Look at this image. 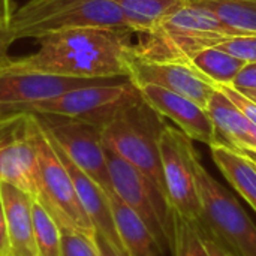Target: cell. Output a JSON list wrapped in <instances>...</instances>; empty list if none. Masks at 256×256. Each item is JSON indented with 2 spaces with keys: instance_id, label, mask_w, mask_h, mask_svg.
Instances as JSON below:
<instances>
[{
  "instance_id": "1",
  "label": "cell",
  "mask_w": 256,
  "mask_h": 256,
  "mask_svg": "<svg viewBox=\"0 0 256 256\" xmlns=\"http://www.w3.org/2000/svg\"><path fill=\"white\" fill-rule=\"evenodd\" d=\"M36 52L8 58L4 68L81 80L128 78L134 54L130 33L104 27H76L38 39Z\"/></svg>"
},
{
  "instance_id": "2",
  "label": "cell",
  "mask_w": 256,
  "mask_h": 256,
  "mask_svg": "<svg viewBox=\"0 0 256 256\" xmlns=\"http://www.w3.org/2000/svg\"><path fill=\"white\" fill-rule=\"evenodd\" d=\"M76 27H104L134 33L129 21L111 0H28L15 9L6 34L20 39H40Z\"/></svg>"
},
{
  "instance_id": "3",
  "label": "cell",
  "mask_w": 256,
  "mask_h": 256,
  "mask_svg": "<svg viewBox=\"0 0 256 256\" xmlns=\"http://www.w3.org/2000/svg\"><path fill=\"white\" fill-rule=\"evenodd\" d=\"M238 34L244 33L230 28L208 9L184 2L142 34V40L134 45V54L146 60H188L196 51Z\"/></svg>"
},
{
  "instance_id": "4",
  "label": "cell",
  "mask_w": 256,
  "mask_h": 256,
  "mask_svg": "<svg viewBox=\"0 0 256 256\" xmlns=\"http://www.w3.org/2000/svg\"><path fill=\"white\" fill-rule=\"evenodd\" d=\"M162 128L160 116L140 96L120 106L100 126V135L108 150L146 174L166 198L159 154Z\"/></svg>"
},
{
  "instance_id": "5",
  "label": "cell",
  "mask_w": 256,
  "mask_h": 256,
  "mask_svg": "<svg viewBox=\"0 0 256 256\" xmlns=\"http://www.w3.org/2000/svg\"><path fill=\"white\" fill-rule=\"evenodd\" d=\"M33 141L38 156L36 200L51 213L62 230L94 240L96 230L80 201L74 180L36 116H33Z\"/></svg>"
},
{
  "instance_id": "6",
  "label": "cell",
  "mask_w": 256,
  "mask_h": 256,
  "mask_svg": "<svg viewBox=\"0 0 256 256\" xmlns=\"http://www.w3.org/2000/svg\"><path fill=\"white\" fill-rule=\"evenodd\" d=\"M196 195L204 224L226 248L238 256H256V225L231 190L222 186L194 156Z\"/></svg>"
},
{
  "instance_id": "7",
  "label": "cell",
  "mask_w": 256,
  "mask_h": 256,
  "mask_svg": "<svg viewBox=\"0 0 256 256\" xmlns=\"http://www.w3.org/2000/svg\"><path fill=\"white\" fill-rule=\"evenodd\" d=\"M112 192L148 228L162 254L171 242V207L159 188L140 170L106 148Z\"/></svg>"
},
{
  "instance_id": "8",
  "label": "cell",
  "mask_w": 256,
  "mask_h": 256,
  "mask_svg": "<svg viewBox=\"0 0 256 256\" xmlns=\"http://www.w3.org/2000/svg\"><path fill=\"white\" fill-rule=\"evenodd\" d=\"M98 80L72 88L57 98L38 102L28 108V114L57 116L76 118L102 126L120 106L140 98L135 86L126 80Z\"/></svg>"
},
{
  "instance_id": "9",
  "label": "cell",
  "mask_w": 256,
  "mask_h": 256,
  "mask_svg": "<svg viewBox=\"0 0 256 256\" xmlns=\"http://www.w3.org/2000/svg\"><path fill=\"white\" fill-rule=\"evenodd\" d=\"M39 123L62 152L106 194L112 192L106 147L102 141L100 128L76 118L57 116H38Z\"/></svg>"
},
{
  "instance_id": "10",
  "label": "cell",
  "mask_w": 256,
  "mask_h": 256,
  "mask_svg": "<svg viewBox=\"0 0 256 256\" xmlns=\"http://www.w3.org/2000/svg\"><path fill=\"white\" fill-rule=\"evenodd\" d=\"M192 140L180 129L164 124L159 135V154L166 200L171 208L200 220L201 208L196 195Z\"/></svg>"
},
{
  "instance_id": "11",
  "label": "cell",
  "mask_w": 256,
  "mask_h": 256,
  "mask_svg": "<svg viewBox=\"0 0 256 256\" xmlns=\"http://www.w3.org/2000/svg\"><path fill=\"white\" fill-rule=\"evenodd\" d=\"M0 183L38 196V156L28 112L0 120Z\"/></svg>"
},
{
  "instance_id": "12",
  "label": "cell",
  "mask_w": 256,
  "mask_h": 256,
  "mask_svg": "<svg viewBox=\"0 0 256 256\" xmlns=\"http://www.w3.org/2000/svg\"><path fill=\"white\" fill-rule=\"evenodd\" d=\"M98 80L68 78L0 66V120L26 114L38 102L57 98Z\"/></svg>"
},
{
  "instance_id": "13",
  "label": "cell",
  "mask_w": 256,
  "mask_h": 256,
  "mask_svg": "<svg viewBox=\"0 0 256 256\" xmlns=\"http://www.w3.org/2000/svg\"><path fill=\"white\" fill-rule=\"evenodd\" d=\"M128 80L136 87L153 84L207 106L216 86L188 60H146L132 54Z\"/></svg>"
},
{
  "instance_id": "14",
  "label": "cell",
  "mask_w": 256,
  "mask_h": 256,
  "mask_svg": "<svg viewBox=\"0 0 256 256\" xmlns=\"http://www.w3.org/2000/svg\"><path fill=\"white\" fill-rule=\"evenodd\" d=\"M135 88L156 114L170 118L192 141H200L208 147L220 141L207 110L195 100L153 84H141Z\"/></svg>"
},
{
  "instance_id": "15",
  "label": "cell",
  "mask_w": 256,
  "mask_h": 256,
  "mask_svg": "<svg viewBox=\"0 0 256 256\" xmlns=\"http://www.w3.org/2000/svg\"><path fill=\"white\" fill-rule=\"evenodd\" d=\"M50 136V135H48ZM52 141V140H51ZM57 153L60 154L62 160L64 162L74 184L76 188L80 201L92 222V225L94 226L96 232L100 234L102 237H105L112 246L114 249L123 256L126 255V249L122 243L117 225H116V219H114V213H112V207L110 202V196L98 184L94 183L86 172H82L63 152L62 148L52 141Z\"/></svg>"
},
{
  "instance_id": "16",
  "label": "cell",
  "mask_w": 256,
  "mask_h": 256,
  "mask_svg": "<svg viewBox=\"0 0 256 256\" xmlns=\"http://www.w3.org/2000/svg\"><path fill=\"white\" fill-rule=\"evenodd\" d=\"M10 256H36L33 232V196L26 190L0 183Z\"/></svg>"
},
{
  "instance_id": "17",
  "label": "cell",
  "mask_w": 256,
  "mask_h": 256,
  "mask_svg": "<svg viewBox=\"0 0 256 256\" xmlns=\"http://www.w3.org/2000/svg\"><path fill=\"white\" fill-rule=\"evenodd\" d=\"M212 122L216 128L218 136H222L224 142L256 154V124L252 123L228 96L216 87L207 106Z\"/></svg>"
},
{
  "instance_id": "18",
  "label": "cell",
  "mask_w": 256,
  "mask_h": 256,
  "mask_svg": "<svg viewBox=\"0 0 256 256\" xmlns=\"http://www.w3.org/2000/svg\"><path fill=\"white\" fill-rule=\"evenodd\" d=\"M212 158L226 182L256 213V160L224 141L210 146Z\"/></svg>"
},
{
  "instance_id": "19",
  "label": "cell",
  "mask_w": 256,
  "mask_h": 256,
  "mask_svg": "<svg viewBox=\"0 0 256 256\" xmlns=\"http://www.w3.org/2000/svg\"><path fill=\"white\" fill-rule=\"evenodd\" d=\"M108 196L122 243L126 249V255L159 256V254H162L159 244L156 243L144 222L124 202H122L114 192L108 194Z\"/></svg>"
},
{
  "instance_id": "20",
  "label": "cell",
  "mask_w": 256,
  "mask_h": 256,
  "mask_svg": "<svg viewBox=\"0 0 256 256\" xmlns=\"http://www.w3.org/2000/svg\"><path fill=\"white\" fill-rule=\"evenodd\" d=\"M188 62L214 86L234 84L237 75L248 63L236 56L219 50L218 46L200 50L192 54Z\"/></svg>"
},
{
  "instance_id": "21",
  "label": "cell",
  "mask_w": 256,
  "mask_h": 256,
  "mask_svg": "<svg viewBox=\"0 0 256 256\" xmlns=\"http://www.w3.org/2000/svg\"><path fill=\"white\" fill-rule=\"evenodd\" d=\"M118 6L132 32L147 34L166 15L177 10L186 0H111Z\"/></svg>"
},
{
  "instance_id": "22",
  "label": "cell",
  "mask_w": 256,
  "mask_h": 256,
  "mask_svg": "<svg viewBox=\"0 0 256 256\" xmlns=\"http://www.w3.org/2000/svg\"><path fill=\"white\" fill-rule=\"evenodd\" d=\"M213 12L240 33H256V0H186Z\"/></svg>"
},
{
  "instance_id": "23",
  "label": "cell",
  "mask_w": 256,
  "mask_h": 256,
  "mask_svg": "<svg viewBox=\"0 0 256 256\" xmlns=\"http://www.w3.org/2000/svg\"><path fill=\"white\" fill-rule=\"evenodd\" d=\"M171 242L172 256H208L200 234L198 220H194L180 212L171 208Z\"/></svg>"
},
{
  "instance_id": "24",
  "label": "cell",
  "mask_w": 256,
  "mask_h": 256,
  "mask_svg": "<svg viewBox=\"0 0 256 256\" xmlns=\"http://www.w3.org/2000/svg\"><path fill=\"white\" fill-rule=\"evenodd\" d=\"M33 232L36 256H62V228L36 198H33Z\"/></svg>"
},
{
  "instance_id": "25",
  "label": "cell",
  "mask_w": 256,
  "mask_h": 256,
  "mask_svg": "<svg viewBox=\"0 0 256 256\" xmlns=\"http://www.w3.org/2000/svg\"><path fill=\"white\" fill-rule=\"evenodd\" d=\"M62 256H100L94 240L80 234L62 230Z\"/></svg>"
},
{
  "instance_id": "26",
  "label": "cell",
  "mask_w": 256,
  "mask_h": 256,
  "mask_svg": "<svg viewBox=\"0 0 256 256\" xmlns=\"http://www.w3.org/2000/svg\"><path fill=\"white\" fill-rule=\"evenodd\" d=\"M219 50L244 62H256V33H244L230 38L216 45Z\"/></svg>"
},
{
  "instance_id": "27",
  "label": "cell",
  "mask_w": 256,
  "mask_h": 256,
  "mask_svg": "<svg viewBox=\"0 0 256 256\" xmlns=\"http://www.w3.org/2000/svg\"><path fill=\"white\" fill-rule=\"evenodd\" d=\"M218 88H220L231 102H234L237 105V108L252 122L256 124V102H254L250 98H248L242 90H238L237 87H234L232 84H219L216 86Z\"/></svg>"
},
{
  "instance_id": "28",
  "label": "cell",
  "mask_w": 256,
  "mask_h": 256,
  "mask_svg": "<svg viewBox=\"0 0 256 256\" xmlns=\"http://www.w3.org/2000/svg\"><path fill=\"white\" fill-rule=\"evenodd\" d=\"M198 228H200V234L202 237L204 246L207 249L208 256H238L236 255L230 248H226L204 224H201L198 220Z\"/></svg>"
},
{
  "instance_id": "29",
  "label": "cell",
  "mask_w": 256,
  "mask_h": 256,
  "mask_svg": "<svg viewBox=\"0 0 256 256\" xmlns=\"http://www.w3.org/2000/svg\"><path fill=\"white\" fill-rule=\"evenodd\" d=\"M232 86L237 88H256V62L246 63Z\"/></svg>"
},
{
  "instance_id": "30",
  "label": "cell",
  "mask_w": 256,
  "mask_h": 256,
  "mask_svg": "<svg viewBox=\"0 0 256 256\" xmlns=\"http://www.w3.org/2000/svg\"><path fill=\"white\" fill-rule=\"evenodd\" d=\"M0 256H10L8 226H6V218H4V207H3L2 195H0Z\"/></svg>"
},
{
  "instance_id": "31",
  "label": "cell",
  "mask_w": 256,
  "mask_h": 256,
  "mask_svg": "<svg viewBox=\"0 0 256 256\" xmlns=\"http://www.w3.org/2000/svg\"><path fill=\"white\" fill-rule=\"evenodd\" d=\"M15 12L12 0H0V30H6Z\"/></svg>"
},
{
  "instance_id": "32",
  "label": "cell",
  "mask_w": 256,
  "mask_h": 256,
  "mask_svg": "<svg viewBox=\"0 0 256 256\" xmlns=\"http://www.w3.org/2000/svg\"><path fill=\"white\" fill-rule=\"evenodd\" d=\"M94 243H96V246H98V250H99V255L100 256H123L120 255V254L114 249V246H112L105 237H102V236L98 234V232H96V236H94Z\"/></svg>"
},
{
  "instance_id": "33",
  "label": "cell",
  "mask_w": 256,
  "mask_h": 256,
  "mask_svg": "<svg viewBox=\"0 0 256 256\" xmlns=\"http://www.w3.org/2000/svg\"><path fill=\"white\" fill-rule=\"evenodd\" d=\"M10 39L6 34V30H0V66L4 64L8 57V48L10 46Z\"/></svg>"
},
{
  "instance_id": "34",
  "label": "cell",
  "mask_w": 256,
  "mask_h": 256,
  "mask_svg": "<svg viewBox=\"0 0 256 256\" xmlns=\"http://www.w3.org/2000/svg\"><path fill=\"white\" fill-rule=\"evenodd\" d=\"M238 90H242L248 98H250L254 102H256V88H238Z\"/></svg>"
}]
</instances>
